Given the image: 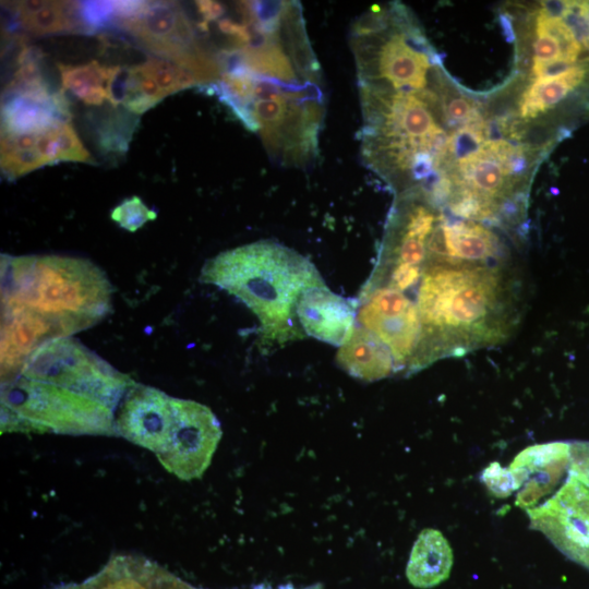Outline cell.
Here are the masks:
<instances>
[{
	"instance_id": "cell-1",
	"label": "cell",
	"mask_w": 589,
	"mask_h": 589,
	"mask_svg": "<svg viewBox=\"0 0 589 589\" xmlns=\"http://www.w3.org/2000/svg\"><path fill=\"white\" fill-rule=\"evenodd\" d=\"M516 285L505 262L456 261L428 251L412 289L422 329V369L509 337L518 320Z\"/></svg>"
},
{
	"instance_id": "cell-2",
	"label": "cell",
	"mask_w": 589,
	"mask_h": 589,
	"mask_svg": "<svg viewBox=\"0 0 589 589\" xmlns=\"http://www.w3.org/2000/svg\"><path fill=\"white\" fill-rule=\"evenodd\" d=\"M200 280L240 299L257 316L267 338L300 337L296 325L302 293L325 285L304 256L272 241H257L224 251L202 267Z\"/></svg>"
},
{
	"instance_id": "cell-3",
	"label": "cell",
	"mask_w": 589,
	"mask_h": 589,
	"mask_svg": "<svg viewBox=\"0 0 589 589\" xmlns=\"http://www.w3.org/2000/svg\"><path fill=\"white\" fill-rule=\"evenodd\" d=\"M112 288L93 262L63 255H1V309L35 313L64 337L97 324L111 310Z\"/></svg>"
},
{
	"instance_id": "cell-4",
	"label": "cell",
	"mask_w": 589,
	"mask_h": 589,
	"mask_svg": "<svg viewBox=\"0 0 589 589\" xmlns=\"http://www.w3.org/2000/svg\"><path fill=\"white\" fill-rule=\"evenodd\" d=\"M116 411L73 390L16 375L1 383V433L117 435Z\"/></svg>"
},
{
	"instance_id": "cell-5",
	"label": "cell",
	"mask_w": 589,
	"mask_h": 589,
	"mask_svg": "<svg viewBox=\"0 0 589 589\" xmlns=\"http://www.w3.org/2000/svg\"><path fill=\"white\" fill-rule=\"evenodd\" d=\"M97 400L115 411L134 382L79 340L61 337L39 346L19 374Z\"/></svg>"
},
{
	"instance_id": "cell-6",
	"label": "cell",
	"mask_w": 589,
	"mask_h": 589,
	"mask_svg": "<svg viewBox=\"0 0 589 589\" xmlns=\"http://www.w3.org/2000/svg\"><path fill=\"white\" fill-rule=\"evenodd\" d=\"M155 57L171 61L191 72L199 85L209 86L219 77L214 52L180 4L173 1H145L133 16L117 23Z\"/></svg>"
},
{
	"instance_id": "cell-7",
	"label": "cell",
	"mask_w": 589,
	"mask_h": 589,
	"mask_svg": "<svg viewBox=\"0 0 589 589\" xmlns=\"http://www.w3.org/2000/svg\"><path fill=\"white\" fill-rule=\"evenodd\" d=\"M358 322L390 351L396 373L422 369L421 324L414 303L406 294L375 285L361 302Z\"/></svg>"
},
{
	"instance_id": "cell-8",
	"label": "cell",
	"mask_w": 589,
	"mask_h": 589,
	"mask_svg": "<svg viewBox=\"0 0 589 589\" xmlns=\"http://www.w3.org/2000/svg\"><path fill=\"white\" fill-rule=\"evenodd\" d=\"M526 513L531 529L542 532L567 558L589 570V486L568 472L550 498Z\"/></svg>"
},
{
	"instance_id": "cell-9",
	"label": "cell",
	"mask_w": 589,
	"mask_h": 589,
	"mask_svg": "<svg viewBox=\"0 0 589 589\" xmlns=\"http://www.w3.org/2000/svg\"><path fill=\"white\" fill-rule=\"evenodd\" d=\"M179 398L158 388L134 383L122 398L115 418L118 436L164 454L178 425Z\"/></svg>"
},
{
	"instance_id": "cell-10",
	"label": "cell",
	"mask_w": 589,
	"mask_h": 589,
	"mask_svg": "<svg viewBox=\"0 0 589 589\" xmlns=\"http://www.w3.org/2000/svg\"><path fill=\"white\" fill-rule=\"evenodd\" d=\"M221 435L220 422L207 406L179 398L177 429L168 449L157 459L181 480L200 479L211 465Z\"/></svg>"
},
{
	"instance_id": "cell-11",
	"label": "cell",
	"mask_w": 589,
	"mask_h": 589,
	"mask_svg": "<svg viewBox=\"0 0 589 589\" xmlns=\"http://www.w3.org/2000/svg\"><path fill=\"white\" fill-rule=\"evenodd\" d=\"M570 443L565 441L536 444L520 452L509 465L517 483L516 505L525 510L553 491L568 470Z\"/></svg>"
},
{
	"instance_id": "cell-12",
	"label": "cell",
	"mask_w": 589,
	"mask_h": 589,
	"mask_svg": "<svg viewBox=\"0 0 589 589\" xmlns=\"http://www.w3.org/2000/svg\"><path fill=\"white\" fill-rule=\"evenodd\" d=\"M357 303L330 291L326 285L306 289L297 304V317L304 333L341 347L356 327Z\"/></svg>"
},
{
	"instance_id": "cell-13",
	"label": "cell",
	"mask_w": 589,
	"mask_h": 589,
	"mask_svg": "<svg viewBox=\"0 0 589 589\" xmlns=\"http://www.w3.org/2000/svg\"><path fill=\"white\" fill-rule=\"evenodd\" d=\"M429 249L437 256L456 261L505 262L502 243L488 227L474 220L452 221L442 212L430 235Z\"/></svg>"
},
{
	"instance_id": "cell-14",
	"label": "cell",
	"mask_w": 589,
	"mask_h": 589,
	"mask_svg": "<svg viewBox=\"0 0 589 589\" xmlns=\"http://www.w3.org/2000/svg\"><path fill=\"white\" fill-rule=\"evenodd\" d=\"M337 363L352 377L374 382L396 373L390 351L369 330L357 325L349 340L339 347Z\"/></svg>"
},
{
	"instance_id": "cell-15",
	"label": "cell",
	"mask_w": 589,
	"mask_h": 589,
	"mask_svg": "<svg viewBox=\"0 0 589 589\" xmlns=\"http://www.w3.org/2000/svg\"><path fill=\"white\" fill-rule=\"evenodd\" d=\"M159 565L137 554H116L104 567L81 582L49 589H153Z\"/></svg>"
},
{
	"instance_id": "cell-16",
	"label": "cell",
	"mask_w": 589,
	"mask_h": 589,
	"mask_svg": "<svg viewBox=\"0 0 589 589\" xmlns=\"http://www.w3.org/2000/svg\"><path fill=\"white\" fill-rule=\"evenodd\" d=\"M453 551L441 531L423 529L413 543L406 568L408 581L428 589L447 579L453 566Z\"/></svg>"
},
{
	"instance_id": "cell-17",
	"label": "cell",
	"mask_w": 589,
	"mask_h": 589,
	"mask_svg": "<svg viewBox=\"0 0 589 589\" xmlns=\"http://www.w3.org/2000/svg\"><path fill=\"white\" fill-rule=\"evenodd\" d=\"M587 73L588 67L582 61L558 75L533 80L521 95L520 118L536 119L550 109H554L584 83Z\"/></svg>"
},
{
	"instance_id": "cell-18",
	"label": "cell",
	"mask_w": 589,
	"mask_h": 589,
	"mask_svg": "<svg viewBox=\"0 0 589 589\" xmlns=\"http://www.w3.org/2000/svg\"><path fill=\"white\" fill-rule=\"evenodd\" d=\"M62 89L70 91L86 105L109 101L111 82L119 65L91 61L81 65L58 64Z\"/></svg>"
},
{
	"instance_id": "cell-19",
	"label": "cell",
	"mask_w": 589,
	"mask_h": 589,
	"mask_svg": "<svg viewBox=\"0 0 589 589\" xmlns=\"http://www.w3.org/2000/svg\"><path fill=\"white\" fill-rule=\"evenodd\" d=\"M21 26L34 35L83 31L79 2L46 1L34 13L17 17Z\"/></svg>"
},
{
	"instance_id": "cell-20",
	"label": "cell",
	"mask_w": 589,
	"mask_h": 589,
	"mask_svg": "<svg viewBox=\"0 0 589 589\" xmlns=\"http://www.w3.org/2000/svg\"><path fill=\"white\" fill-rule=\"evenodd\" d=\"M136 122L137 118L134 113L117 108L101 119L96 128V139L103 153H125Z\"/></svg>"
},
{
	"instance_id": "cell-21",
	"label": "cell",
	"mask_w": 589,
	"mask_h": 589,
	"mask_svg": "<svg viewBox=\"0 0 589 589\" xmlns=\"http://www.w3.org/2000/svg\"><path fill=\"white\" fill-rule=\"evenodd\" d=\"M139 65L158 84L165 96L199 85L191 72L166 59L151 56Z\"/></svg>"
},
{
	"instance_id": "cell-22",
	"label": "cell",
	"mask_w": 589,
	"mask_h": 589,
	"mask_svg": "<svg viewBox=\"0 0 589 589\" xmlns=\"http://www.w3.org/2000/svg\"><path fill=\"white\" fill-rule=\"evenodd\" d=\"M156 216V212L148 208L139 196L125 199L110 214L113 221L130 232L136 231Z\"/></svg>"
},
{
	"instance_id": "cell-23",
	"label": "cell",
	"mask_w": 589,
	"mask_h": 589,
	"mask_svg": "<svg viewBox=\"0 0 589 589\" xmlns=\"http://www.w3.org/2000/svg\"><path fill=\"white\" fill-rule=\"evenodd\" d=\"M79 13L84 32L93 33L112 23L117 24L115 1L79 2Z\"/></svg>"
},
{
	"instance_id": "cell-24",
	"label": "cell",
	"mask_w": 589,
	"mask_h": 589,
	"mask_svg": "<svg viewBox=\"0 0 589 589\" xmlns=\"http://www.w3.org/2000/svg\"><path fill=\"white\" fill-rule=\"evenodd\" d=\"M480 480L489 492L496 497H507L518 490L509 468H503L497 461H493L484 468L480 474Z\"/></svg>"
},
{
	"instance_id": "cell-25",
	"label": "cell",
	"mask_w": 589,
	"mask_h": 589,
	"mask_svg": "<svg viewBox=\"0 0 589 589\" xmlns=\"http://www.w3.org/2000/svg\"><path fill=\"white\" fill-rule=\"evenodd\" d=\"M568 472L589 486V441H570Z\"/></svg>"
},
{
	"instance_id": "cell-26",
	"label": "cell",
	"mask_w": 589,
	"mask_h": 589,
	"mask_svg": "<svg viewBox=\"0 0 589 589\" xmlns=\"http://www.w3.org/2000/svg\"><path fill=\"white\" fill-rule=\"evenodd\" d=\"M153 589H199L178 578L165 567H158Z\"/></svg>"
},
{
	"instance_id": "cell-27",
	"label": "cell",
	"mask_w": 589,
	"mask_h": 589,
	"mask_svg": "<svg viewBox=\"0 0 589 589\" xmlns=\"http://www.w3.org/2000/svg\"><path fill=\"white\" fill-rule=\"evenodd\" d=\"M578 4L589 25V1H578Z\"/></svg>"
},
{
	"instance_id": "cell-28",
	"label": "cell",
	"mask_w": 589,
	"mask_h": 589,
	"mask_svg": "<svg viewBox=\"0 0 589 589\" xmlns=\"http://www.w3.org/2000/svg\"><path fill=\"white\" fill-rule=\"evenodd\" d=\"M253 589H296V588L293 586H291V585L279 586L277 588H273L269 585H259V586L254 587Z\"/></svg>"
},
{
	"instance_id": "cell-29",
	"label": "cell",
	"mask_w": 589,
	"mask_h": 589,
	"mask_svg": "<svg viewBox=\"0 0 589 589\" xmlns=\"http://www.w3.org/2000/svg\"><path fill=\"white\" fill-rule=\"evenodd\" d=\"M298 589V588H296ZM302 589H322V587L320 585H313V586H309V587H305V588H302Z\"/></svg>"
}]
</instances>
